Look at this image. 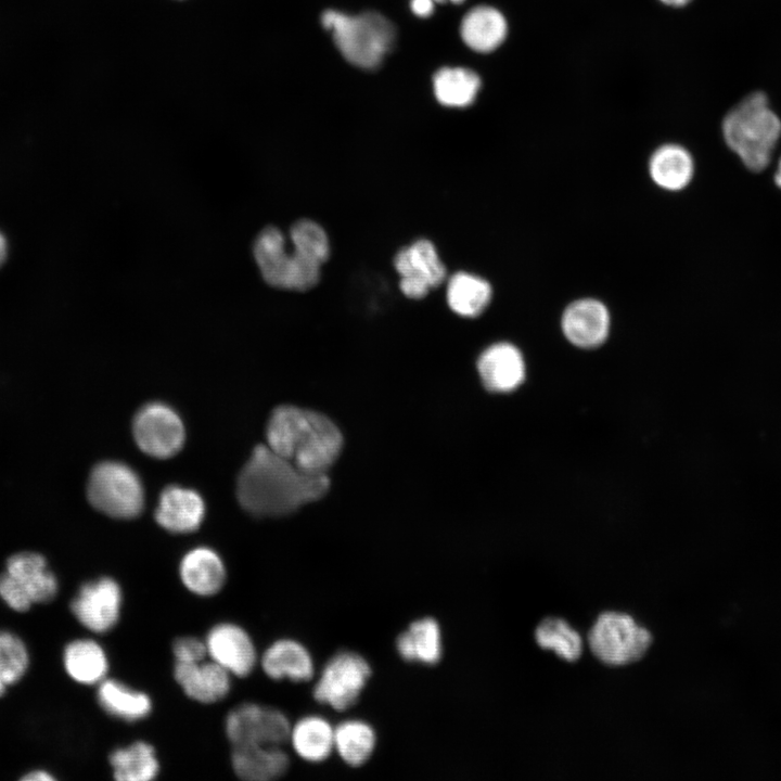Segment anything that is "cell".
I'll return each mask as SVG.
<instances>
[{"label": "cell", "mask_w": 781, "mask_h": 781, "mask_svg": "<svg viewBox=\"0 0 781 781\" xmlns=\"http://www.w3.org/2000/svg\"><path fill=\"white\" fill-rule=\"evenodd\" d=\"M253 256L261 278L273 287L307 291L320 279L321 265L308 259L292 247L289 251L282 231L264 228L253 244Z\"/></svg>", "instance_id": "5b68a950"}, {"label": "cell", "mask_w": 781, "mask_h": 781, "mask_svg": "<svg viewBox=\"0 0 781 781\" xmlns=\"http://www.w3.org/2000/svg\"><path fill=\"white\" fill-rule=\"evenodd\" d=\"M394 267L400 276V291L412 299L423 298L447 274L434 244L425 239L401 248L394 257Z\"/></svg>", "instance_id": "7c38bea8"}, {"label": "cell", "mask_w": 781, "mask_h": 781, "mask_svg": "<svg viewBox=\"0 0 781 781\" xmlns=\"http://www.w3.org/2000/svg\"><path fill=\"white\" fill-rule=\"evenodd\" d=\"M63 664L67 675L84 686H98L107 678L110 669L106 651L91 638L68 642L63 652Z\"/></svg>", "instance_id": "603a6c76"}, {"label": "cell", "mask_w": 781, "mask_h": 781, "mask_svg": "<svg viewBox=\"0 0 781 781\" xmlns=\"http://www.w3.org/2000/svg\"><path fill=\"white\" fill-rule=\"evenodd\" d=\"M5 572L16 580L33 603H48L59 591L55 575L48 569L44 556L39 553L24 551L11 555Z\"/></svg>", "instance_id": "44dd1931"}, {"label": "cell", "mask_w": 781, "mask_h": 781, "mask_svg": "<svg viewBox=\"0 0 781 781\" xmlns=\"http://www.w3.org/2000/svg\"><path fill=\"white\" fill-rule=\"evenodd\" d=\"M292 247L308 259L322 265L330 255V243L325 231L309 219L296 221L290 230Z\"/></svg>", "instance_id": "836d02e7"}, {"label": "cell", "mask_w": 781, "mask_h": 781, "mask_svg": "<svg viewBox=\"0 0 781 781\" xmlns=\"http://www.w3.org/2000/svg\"><path fill=\"white\" fill-rule=\"evenodd\" d=\"M132 434L141 451L157 459L177 454L185 440L184 425L168 405L152 401L142 406L133 417Z\"/></svg>", "instance_id": "9c48e42d"}, {"label": "cell", "mask_w": 781, "mask_h": 781, "mask_svg": "<svg viewBox=\"0 0 781 781\" xmlns=\"http://www.w3.org/2000/svg\"><path fill=\"white\" fill-rule=\"evenodd\" d=\"M774 182L779 188H781V158L779 161L778 169L774 175Z\"/></svg>", "instance_id": "60d3db41"}, {"label": "cell", "mask_w": 781, "mask_h": 781, "mask_svg": "<svg viewBox=\"0 0 781 781\" xmlns=\"http://www.w3.org/2000/svg\"><path fill=\"white\" fill-rule=\"evenodd\" d=\"M232 678L209 658L174 665L175 681L189 699L201 704H215L225 700L231 691Z\"/></svg>", "instance_id": "9a60e30c"}, {"label": "cell", "mask_w": 781, "mask_h": 781, "mask_svg": "<svg viewBox=\"0 0 781 781\" xmlns=\"http://www.w3.org/2000/svg\"><path fill=\"white\" fill-rule=\"evenodd\" d=\"M592 653L604 664L623 666L640 660L652 643L651 632L628 614L602 613L588 635Z\"/></svg>", "instance_id": "52a82bcc"}, {"label": "cell", "mask_w": 781, "mask_h": 781, "mask_svg": "<svg viewBox=\"0 0 781 781\" xmlns=\"http://www.w3.org/2000/svg\"><path fill=\"white\" fill-rule=\"evenodd\" d=\"M266 440L276 453L311 473H328L343 448V435L330 418L292 405L272 410Z\"/></svg>", "instance_id": "7a4b0ae2"}, {"label": "cell", "mask_w": 781, "mask_h": 781, "mask_svg": "<svg viewBox=\"0 0 781 781\" xmlns=\"http://www.w3.org/2000/svg\"><path fill=\"white\" fill-rule=\"evenodd\" d=\"M8 242L4 235L0 232V267L4 264L8 257Z\"/></svg>", "instance_id": "f35d334b"}, {"label": "cell", "mask_w": 781, "mask_h": 781, "mask_svg": "<svg viewBox=\"0 0 781 781\" xmlns=\"http://www.w3.org/2000/svg\"><path fill=\"white\" fill-rule=\"evenodd\" d=\"M205 503L202 496L178 485L165 487L154 512L156 523L171 534H190L197 530L204 520Z\"/></svg>", "instance_id": "e0dca14e"}, {"label": "cell", "mask_w": 781, "mask_h": 781, "mask_svg": "<svg viewBox=\"0 0 781 781\" xmlns=\"http://www.w3.org/2000/svg\"><path fill=\"white\" fill-rule=\"evenodd\" d=\"M97 687L98 704L115 719L131 724L145 719L152 713L150 695L120 680L107 677Z\"/></svg>", "instance_id": "7402d4cb"}, {"label": "cell", "mask_w": 781, "mask_h": 781, "mask_svg": "<svg viewBox=\"0 0 781 781\" xmlns=\"http://www.w3.org/2000/svg\"><path fill=\"white\" fill-rule=\"evenodd\" d=\"M537 644L545 650H552L558 656L567 661H577L582 652L579 633L564 619L546 617L535 630Z\"/></svg>", "instance_id": "1f68e13d"}, {"label": "cell", "mask_w": 781, "mask_h": 781, "mask_svg": "<svg viewBox=\"0 0 781 781\" xmlns=\"http://www.w3.org/2000/svg\"><path fill=\"white\" fill-rule=\"evenodd\" d=\"M727 145L752 171H761L770 163L781 136V120L770 108L763 92L742 99L722 120Z\"/></svg>", "instance_id": "3957f363"}, {"label": "cell", "mask_w": 781, "mask_h": 781, "mask_svg": "<svg viewBox=\"0 0 781 781\" xmlns=\"http://www.w3.org/2000/svg\"><path fill=\"white\" fill-rule=\"evenodd\" d=\"M460 33L470 49L488 53L503 43L508 34V23L504 15L496 8L478 5L464 15Z\"/></svg>", "instance_id": "cb8c5ba5"}, {"label": "cell", "mask_w": 781, "mask_h": 781, "mask_svg": "<svg viewBox=\"0 0 781 781\" xmlns=\"http://www.w3.org/2000/svg\"><path fill=\"white\" fill-rule=\"evenodd\" d=\"M124 596L118 581L101 576L80 586L71 602V612L92 633L112 631L121 615Z\"/></svg>", "instance_id": "8fae6325"}, {"label": "cell", "mask_w": 781, "mask_h": 781, "mask_svg": "<svg viewBox=\"0 0 781 781\" xmlns=\"http://www.w3.org/2000/svg\"><path fill=\"white\" fill-rule=\"evenodd\" d=\"M87 497L94 509L115 518H135L144 508L139 475L119 461H102L91 470Z\"/></svg>", "instance_id": "8992f818"}, {"label": "cell", "mask_w": 781, "mask_h": 781, "mask_svg": "<svg viewBox=\"0 0 781 781\" xmlns=\"http://www.w3.org/2000/svg\"><path fill=\"white\" fill-rule=\"evenodd\" d=\"M399 655L408 662L427 665L436 664L443 653L441 631L438 623L431 618L413 622L396 641Z\"/></svg>", "instance_id": "83f0119b"}, {"label": "cell", "mask_w": 781, "mask_h": 781, "mask_svg": "<svg viewBox=\"0 0 781 781\" xmlns=\"http://www.w3.org/2000/svg\"><path fill=\"white\" fill-rule=\"evenodd\" d=\"M658 1H661L662 3H664L668 7L680 8V7L687 5L692 0H658Z\"/></svg>", "instance_id": "ab89813d"}, {"label": "cell", "mask_w": 781, "mask_h": 781, "mask_svg": "<svg viewBox=\"0 0 781 781\" xmlns=\"http://www.w3.org/2000/svg\"><path fill=\"white\" fill-rule=\"evenodd\" d=\"M289 742L302 759L321 763L334 750V728L320 716H306L291 726Z\"/></svg>", "instance_id": "484cf974"}, {"label": "cell", "mask_w": 781, "mask_h": 781, "mask_svg": "<svg viewBox=\"0 0 781 781\" xmlns=\"http://www.w3.org/2000/svg\"><path fill=\"white\" fill-rule=\"evenodd\" d=\"M171 651L175 663H195L208 658L204 639L195 636L178 637L172 642Z\"/></svg>", "instance_id": "e575fe53"}, {"label": "cell", "mask_w": 781, "mask_h": 781, "mask_svg": "<svg viewBox=\"0 0 781 781\" xmlns=\"http://www.w3.org/2000/svg\"><path fill=\"white\" fill-rule=\"evenodd\" d=\"M375 742L373 728L362 720H346L334 728V750L351 767H359L371 757Z\"/></svg>", "instance_id": "4dcf8cb0"}, {"label": "cell", "mask_w": 781, "mask_h": 781, "mask_svg": "<svg viewBox=\"0 0 781 781\" xmlns=\"http://www.w3.org/2000/svg\"><path fill=\"white\" fill-rule=\"evenodd\" d=\"M230 764L235 776L245 781H270L289 769V755L279 745H234Z\"/></svg>", "instance_id": "ffe728a7"}, {"label": "cell", "mask_w": 781, "mask_h": 781, "mask_svg": "<svg viewBox=\"0 0 781 781\" xmlns=\"http://www.w3.org/2000/svg\"><path fill=\"white\" fill-rule=\"evenodd\" d=\"M371 676L369 663L355 652H341L323 667L313 688V697L335 710L350 707Z\"/></svg>", "instance_id": "30bf717a"}, {"label": "cell", "mask_w": 781, "mask_h": 781, "mask_svg": "<svg viewBox=\"0 0 781 781\" xmlns=\"http://www.w3.org/2000/svg\"><path fill=\"white\" fill-rule=\"evenodd\" d=\"M449 1L452 2V3H454V4H460V3H462L464 0H449Z\"/></svg>", "instance_id": "b9f144b4"}, {"label": "cell", "mask_w": 781, "mask_h": 781, "mask_svg": "<svg viewBox=\"0 0 781 781\" xmlns=\"http://www.w3.org/2000/svg\"><path fill=\"white\" fill-rule=\"evenodd\" d=\"M433 86L441 105L465 107L475 101L481 89V78L469 68L443 67L435 73Z\"/></svg>", "instance_id": "f546056e"}, {"label": "cell", "mask_w": 781, "mask_h": 781, "mask_svg": "<svg viewBox=\"0 0 781 781\" xmlns=\"http://www.w3.org/2000/svg\"><path fill=\"white\" fill-rule=\"evenodd\" d=\"M178 575L190 593L202 598L218 594L227 582V567L222 558L207 546L188 550L179 562Z\"/></svg>", "instance_id": "5bb4252c"}, {"label": "cell", "mask_w": 781, "mask_h": 781, "mask_svg": "<svg viewBox=\"0 0 781 781\" xmlns=\"http://www.w3.org/2000/svg\"><path fill=\"white\" fill-rule=\"evenodd\" d=\"M28 664L29 655L24 642L14 633L0 630V696L8 686L24 676Z\"/></svg>", "instance_id": "d6a6232c"}, {"label": "cell", "mask_w": 781, "mask_h": 781, "mask_svg": "<svg viewBox=\"0 0 781 781\" xmlns=\"http://www.w3.org/2000/svg\"><path fill=\"white\" fill-rule=\"evenodd\" d=\"M329 487L328 473L303 471L267 445H257L238 475L235 494L254 516H283L319 500Z\"/></svg>", "instance_id": "6da1fadb"}, {"label": "cell", "mask_w": 781, "mask_h": 781, "mask_svg": "<svg viewBox=\"0 0 781 781\" xmlns=\"http://www.w3.org/2000/svg\"><path fill=\"white\" fill-rule=\"evenodd\" d=\"M434 2H445L447 0H433Z\"/></svg>", "instance_id": "7bdbcfd3"}, {"label": "cell", "mask_w": 781, "mask_h": 781, "mask_svg": "<svg viewBox=\"0 0 781 781\" xmlns=\"http://www.w3.org/2000/svg\"><path fill=\"white\" fill-rule=\"evenodd\" d=\"M23 781H53L55 778L44 770H34L28 773H26L23 778Z\"/></svg>", "instance_id": "74e56055"}, {"label": "cell", "mask_w": 781, "mask_h": 781, "mask_svg": "<svg viewBox=\"0 0 781 781\" xmlns=\"http://www.w3.org/2000/svg\"><path fill=\"white\" fill-rule=\"evenodd\" d=\"M649 172L660 188L679 191L686 188L693 177V158L683 146L667 143L653 152L649 162Z\"/></svg>", "instance_id": "d4e9b609"}, {"label": "cell", "mask_w": 781, "mask_h": 781, "mask_svg": "<svg viewBox=\"0 0 781 781\" xmlns=\"http://www.w3.org/2000/svg\"><path fill=\"white\" fill-rule=\"evenodd\" d=\"M259 664L265 675L276 681L304 682L310 680L315 673L309 651L290 638L273 641L260 655Z\"/></svg>", "instance_id": "d6986e66"}, {"label": "cell", "mask_w": 781, "mask_h": 781, "mask_svg": "<svg viewBox=\"0 0 781 781\" xmlns=\"http://www.w3.org/2000/svg\"><path fill=\"white\" fill-rule=\"evenodd\" d=\"M412 12L420 17H428L434 12L433 0H411Z\"/></svg>", "instance_id": "8d00e7d4"}, {"label": "cell", "mask_w": 781, "mask_h": 781, "mask_svg": "<svg viewBox=\"0 0 781 781\" xmlns=\"http://www.w3.org/2000/svg\"><path fill=\"white\" fill-rule=\"evenodd\" d=\"M291 722L280 709L243 702L229 710L225 718V733L234 745H279L289 741Z\"/></svg>", "instance_id": "ba28073f"}, {"label": "cell", "mask_w": 781, "mask_h": 781, "mask_svg": "<svg viewBox=\"0 0 781 781\" xmlns=\"http://www.w3.org/2000/svg\"><path fill=\"white\" fill-rule=\"evenodd\" d=\"M484 386L495 393L516 389L525 379V361L520 349L507 342L487 347L477 360Z\"/></svg>", "instance_id": "ac0fdd59"}, {"label": "cell", "mask_w": 781, "mask_h": 781, "mask_svg": "<svg viewBox=\"0 0 781 781\" xmlns=\"http://www.w3.org/2000/svg\"><path fill=\"white\" fill-rule=\"evenodd\" d=\"M0 598L16 612H26L33 604L27 593L5 571L0 574Z\"/></svg>", "instance_id": "d590c367"}, {"label": "cell", "mask_w": 781, "mask_h": 781, "mask_svg": "<svg viewBox=\"0 0 781 781\" xmlns=\"http://www.w3.org/2000/svg\"><path fill=\"white\" fill-rule=\"evenodd\" d=\"M108 764L117 781H151L161 769L154 746L143 740L114 748L108 755Z\"/></svg>", "instance_id": "4316f807"}, {"label": "cell", "mask_w": 781, "mask_h": 781, "mask_svg": "<svg viewBox=\"0 0 781 781\" xmlns=\"http://www.w3.org/2000/svg\"><path fill=\"white\" fill-rule=\"evenodd\" d=\"M207 657L232 677L245 678L256 668L259 656L251 635L239 624L220 622L205 638Z\"/></svg>", "instance_id": "4fadbf2b"}, {"label": "cell", "mask_w": 781, "mask_h": 781, "mask_svg": "<svg viewBox=\"0 0 781 781\" xmlns=\"http://www.w3.org/2000/svg\"><path fill=\"white\" fill-rule=\"evenodd\" d=\"M321 22L332 33L345 60L366 69H373L381 64L396 36L393 24L375 12L349 15L328 10L322 14Z\"/></svg>", "instance_id": "277c9868"}, {"label": "cell", "mask_w": 781, "mask_h": 781, "mask_svg": "<svg viewBox=\"0 0 781 781\" xmlns=\"http://www.w3.org/2000/svg\"><path fill=\"white\" fill-rule=\"evenodd\" d=\"M491 295V286L485 279L468 272L454 273L447 284L448 306L465 318L479 316L488 306Z\"/></svg>", "instance_id": "f1b7e54d"}, {"label": "cell", "mask_w": 781, "mask_h": 781, "mask_svg": "<svg viewBox=\"0 0 781 781\" xmlns=\"http://www.w3.org/2000/svg\"><path fill=\"white\" fill-rule=\"evenodd\" d=\"M610 322V312L603 303L594 298H580L565 308L561 327L573 345L594 348L606 340Z\"/></svg>", "instance_id": "2e32d148"}]
</instances>
